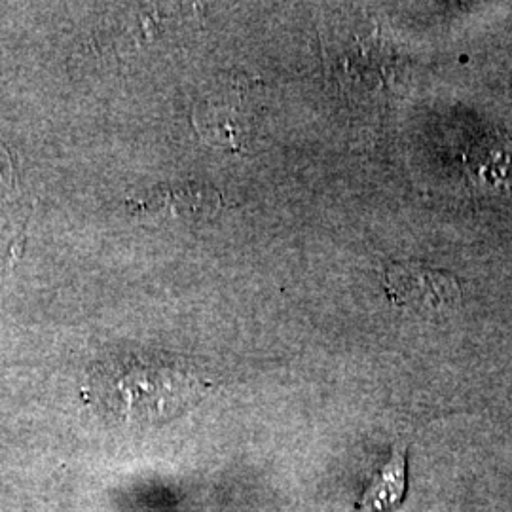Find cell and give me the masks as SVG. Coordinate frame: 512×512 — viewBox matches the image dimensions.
<instances>
[{
	"instance_id": "obj_2",
	"label": "cell",
	"mask_w": 512,
	"mask_h": 512,
	"mask_svg": "<svg viewBox=\"0 0 512 512\" xmlns=\"http://www.w3.org/2000/svg\"><path fill=\"white\" fill-rule=\"evenodd\" d=\"M384 289L393 304L416 311L440 313L456 308L461 300V285L454 275L420 262H395L387 266Z\"/></svg>"
},
{
	"instance_id": "obj_4",
	"label": "cell",
	"mask_w": 512,
	"mask_h": 512,
	"mask_svg": "<svg viewBox=\"0 0 512 512\" xmlns=\"http://www.w3.org/2000/svg\"><path fill=\"white\" fill-rule=\"evenodd\" d=\"M408 492V448L406 444H395L389 458L366 484L357 501L355 512L397 511Z\"/></svg>"
},
{
	"instance_id": "obj_3",
	"label": "cell",
	"mask_w": 512,
	"mask_h": 512,
	"mask_svg": "<svg viewBox=\"0 0 512 512\" xmlns=\"http://www.w3.org/2000/svg\"><path fill=\"white\" fill-rule=\"evenodd\" d=\"M220 203V194L215 188L184 181L160 184L148 192L147 198L129 203V207L154 219L198 224L202 220L211 219L219 211Z\"/></svg>"
},
{
	"instance_id": "obj_1",
	"label": "cell",
	"mask_w": 512,
	"mask_h": 512,
	"mask_svg": "<svg viewBox=\"0 0 512 512\" xmlns=\"http://www.w3.org/2000/svg\"><path fill=\"white\" fill-rule=\"evenodd\" d=\"M209 385L179 359L124 353L92 366L88 401L105 420L152 427L181 416Z\"/></svg>"
}]
</instances>
